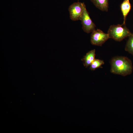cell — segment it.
Wrapping results in <instances>:
<instances>
[{"label": "cell", "mask_w": 133, "mask_h": 133, "mask_svg": "<svg viewBox=\"0 0 133 133\" xmlns=\"http://www.w3.org/2000/svg\"><path fill=\"white\" fill-rule=\"evenodd\" d=\"M111 72L113 74L125 76L131 74L132 72V62L128 58L117 56L111 60Z\"/></svg>", "instance_id": "1"}, {"label": "cell", "mask_w": 133, "mask_h": 133, "mask_svg": "<svg viewBox=\"0 0 133 133\" xmlns=\"http://www.w3.org/2000/svg\"><path fill=\"white\" fill-rule=\"evenodd\" d=\"M123 25V24L111 25L107 32L109 38L120 41L129 37L132 33L126 27Z\"/></svg>", "instance_id": "2"}, {"label": "cell", "mask_w": 133, "mask_h": 133, "mask_svg": "<svg viewBox=\"0 0 133 133\" xmlns=\"http://www.w3.org/2000/svg\"><path fill=\"white\" fill-rule=\"evenodd\" d=\"M80 20L81 21L82 29L85 33H89L96 30V26L89 16L85 5Z\"/></svg>", "instance_id": "3"}, {"label": "cell", "mask_w": 133, "mask_h": 133, "mask_svg": "<svg viewBox=\"0 0 133 133\" xmlns=\"http://www.w3.org/2000/svg\"><path fill=\"white\" fill-rule=\"evenodd\" d=\"M85 5L84 2H79L70 5L68 8L70 19L74 21L80 20Z\"/></svg>", "instance_id": "4"}, {"label": "cell", "mask_w": 133, "mask_h": 133, "mask_svg": "<svg viewBox=\"0 0 133 133\" xmlns=\"http://www.w3.org/2000/svg\"><path fill=\"white\" fill-rule=\"evenodd\" d=\"M108 34L99 29L93 31L91 35L90 41L93 45L101 46L109 38Z\"/></svg>", "instance_id": "5"}, {"label": "cell", "mask_w": 133, "mask_h": 133, "mask_svg": "<svg viewBox=\"0 0 133 133\" xmlns=\"http://www.w3.org/2000/svg\"><path fill=\"white\" fill-rule=\"evenodd\" d=\"M120 8L124 20L122 24L125 25L126 17L131 8L130 0H124L121 4Z\"/></svg>", "instance_id": "6"}, {"label": "cell", "mask_w": 133, "mask_h": 133, "mask_svg": "<svg viewBox=\"0 0 133 133\" xmlns=\"http://www.w3.org/2000/svg\"><path fill=\"white\" fill-rule=\"evenodd\" d=\"M95 50L94 49L87 52L82 59L84 66L87 67L90 66L95 59Z\"/></svg>", "instance_id": "7"}, {"label": "cell", "mask_w": 133, "mask_h": 133, "mask_svg": "<svg viewBox=\"0 0 133 133\" xmlns=\"http://www.w3.org/2000/svg\"><path fill=\"white\" fill-rule=\"evenodd\" d=\"M90 0L98 9L103 11H108L109 7L108 0Z\"/></svg>", "instance_id": "8"}, {"label": "cell", "mask_w": 133, "mask_h": 133, "mask_svg": "<svg viewBox=\"0 0 133 133\" xmlns=\"http://www.w3.org/2000/svg\"><path fill=\"white\" fill-rule=\"evenodd\" d=\"M125 46V50L133 55V33L129 37Z\"/></svg>", "instance_id": "9"}, {"label": "cell", "mask_w": 133, "mask_h": 133, "mask_svg": "<svg viewBox=\"0 0 133 133\" xmlns=\"http://www.w3.org/2000/svg\"><path fill=\"white\" fill-rule=\"evenodd\" d=\"M104 63L103 60L95 59L90 65V69L92 70H94L98 68H102L101 66Z\"/></svg>", "instance_id": "10"}, {"label": "cell", "mask_w": 133, "mask_h": 133, "mask_svg": "<svg viewBox=\"0 0 133 133\" xmlns=\"http://www.w3.org/2000/svg\"></svg>", "instance_id": "11"}]
</instances>
